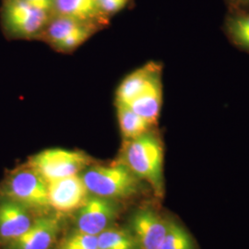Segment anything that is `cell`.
Segmentation results:
<instances>
[{"instance_id": "obj_1", "label": "cell", "mask_w": 249, "mask_h": 249, "mask_svg": "<svg viewBox=\"0 0 249 249\" xmlns=\"http://www.w3.org/2000/svg\"><path fill=\"white\" fill-rule=\"evenodd\" d=\"M164 149L159 133L153 127L129 141H124L119 160L142 181L151 187L154 195H164Z\"/></svg>"}, {"instance_id": "obj_2", "label": "cell", "mask_w": 249, "mask_h": 249, "mask_svg": "<svg viewBox=\"0 0 249 249\" xmlns=\"http://www.w3.org/2000/svg\"><path fill=\"white\" fill-rule=\"evenodd\" d=\"M80 177L90 195L114 200L137 195L142 182L120 160L111 164L91 163Z\"/></svg>"}, {"instance_id": "obj_3", "label": "cell", "mask_w": 249, "mask_h": 249, "mask_svg": "<svg viewBox=\"0 0 249 249\" xmlns=\"http://www.w3.org/2000/svg\"><path fill=\"white\" fill-rule=\"evenodd\" d=\"M53 14L36 9L25 0H2L0 23L10 40H38Z\"/></svg>"}, {"instance_id": "obj_4", "label": "cell", "mask_w": 249, "mask_h": 249, "mask_svg": "<svg viewBox=\"0 0 249 249\" xmlns=\"http://www.w3.org/2000/svg\"><path fill=\"white\" fill-rule=\"evenodd\" d=\"M1 196L18 202L32 212L49 207L47 182L27 163L12 170L4 179Z\"/></svg>"}, {"instance_id": "obj_5", "label": "cell", "mask_w": 249, "mask_h": 249, "mask_svg": "<svg viewBox=\"0 0 249 249\" xmlns=\"http://www.w3.org/2000/svg\"><path fill=\"white\" fill-rule=\"evenodd\" d=\"M26 163L49 183L80 175L93 160L83 151L53 148L31 156Z\"/></svg>"}, {"instance_id": "obj_6", "label": "cell", "mask_w": 249, "mask_h": 249, "mask_svg": "<svg viewBox=\"0 0 249 249\" xmlns=\"http://www.w3.org/2000/svg\"><path fill=\"white\" fill-rule=\"evenodd\" d=\"M77 212L76 231L98 236L116 221L119 206L114 199L89 194Z\"/></svg>"}, {"instance_id": "obj_7", "label": "cell", "mask_w": 249, "mask_h": 249, "mask_svg": "<svg viewBox=\"0 0 249 249\" xmlns=\"http://www.w3.org/2000/svg\"><path fill=\"white\" fill-rule=\"evenodd\" d=\"M170 221L149 207L135 211L129 219L128 231L138 249H158L168 231Z\"/></svg>"}, {"instance_id": "obj_8", "label": "cell", "mask_w": 249, "mask_h": 249, "mask_svg": "<svg viewBox=\"0 0 249 249\" xmlns=\"http://www.w3.org/2000/svg\"><path fill=\"white\" fill-rule=\"evenodd\" d=\"M49 207L60 213L77 212L89 196L80 175L47 183Z\"/></svg>"}, {"instance_id": "obj_9", "label": "cell", "mask_w": 249, "mask_h": 249, "mask_svg": "<svg viewBox=\"0 0 249 249\" xmlns=\"http://www.w3.org/2000/svg\"><path fill=\"white\" fill-rule=\"evenodd\" d=\"M36 218L32 211L18 202L1 196L0 198V242L8 245L24 234Z\"/></svg>"}, {"instance_id": "obj_10", "label": "cell", "mask_w": 249, "mask_h": 249, "mask_svg": "<svg viewBox=\"0 0 249 249\" xmlns=\"http://www.w3.org/2000/svg\"><path fill=\"white\" fill-rule=\"evenodd\" d=\"M59 231L60 223L57 217L53 215L38 217L24 234L6 245V249H50Z\"/></svg>"}, {"instance_id": "obj_11", "label": "cell", "mask_w": 249, "mask_h": 249, "mask_svg": "<svg viewBox=\"0 0 249 249\" xmlns=\"http://www.w3.org/2000/svg\"><path fill=\"white\" fill-rule=\"evenodd\" d=\"M161 77V67L156 62L145 64L126 76L116 89V102L128 105L147 89L153 80Z\"/></svg>"}, {"instance_id": "obj_12", "label": "cell", "mask_w": 249, "mask_h": 249, "mask_svg": "<svg viewBox=\"0 0 249 249\" xmlns=\"http://www.w3.org/2000/svg\"><path fill=\"white\" fill-rule=\"evenodd\" d=\"M53 14L68 16L101 27L107 25L109 20L100 11L96 0H54Z\"/></svg>"}, {"instance_id": "obj_13", "label": "cell", "mask_w": 249, "mask_h": 249, "mask_svg": "<svg viewBox=\"0 0 249 249\" xmlns=\"http://www.w3.org/2000/svg\"><path fill=\"white\" fill-rule=\"evenodd\" d=\"M161 102L162 89L161 77H160L153 80L147 89L127 106L154 126L157 124L160 116Z\"/></svg>"}, {"instance_id": "obj_14", "label": "cell", "mask_w": 249, "mask_h": 249, "mask_svg": "<svg viewBox=\"0 0 249 249\" xmlns=\"http://www.w3.org/2000/svg\"><path fill=\"white\" fill-rule=\"evenodd\" d=\"M224 31L233 45L249 52V9H229Z\"/></svg>"}, {"instance_id": "obj_15", "label": "cell", "mask_w": 249, "mask_h": 249, "mask_svg": "<svg viewBox=\"0 0 249 249\" xmlns=\"http://www.w3.org/2000/svg\"><path fill=\"white\" fill-rule=\"evenodd\" d=\"M115 103L118 124L124 141L135 139L153 127L127 105L119 102Z\"/></svg>"}, {"instance_id": "obj_16", "label": "cell", "mask_w": 249, "mask_h": 249, "mask_svg": "<svg viewBox=\"0 0 249 249\" xmlns=\"http://www.w3.org/2000/svg\"><path fill=\"white\" fill-rule=\"evenodd\" d=\"M84 23L89 22H83L68 16L53 14L39 36L38 41L45 42L52 47Z\"/></svg>"}, {"instance_id": "obj_17", "label": "cell", "mask_w": 249, "mask_h": 249, "mask_svg": "<svg viewBox=\"0 0 249 249\" xmlns=\"http://www.w3.org/2000/svg\"><path fill=\"white\" fill-rule=\"evenodd\" d=\"M98 249H138L128 230L109 227L98 236Z\"/></svg>"}, {"instance_id": "obj_18", "label": "cell", "mask_w": 249, "mask_h": 249, "mask_svg": "<svg viewBox=\"0 0 249 249\" xmlns=\"http://www.w3.org/2000/svg\"><path fill=\"white\" fill-rule=\"evenodd\" d=\"M157 249H196V246L187 229L171 220L168 231Z\"/></svg>"}, {"instance_id": "obj_19", "label": "cell", "mask_w": 249, "mask_h": 249, "mask_svg": "<svg viewBox=\"0 0 249 249\" xmlns=\"http://www.w3.org/2000/svg\"><path fill=\"white\" fill-rule=\"evenodd\" d=\"M100 28L101 26L97 24L84 23L74 30L70 36L64 38L59 43L52 46V48L61 53H71L83 43H85Z\"/></svg>"}, {"instance_id": "obj_20", "label": "cell", "mask_w": 249, "mask_h": 249, "mask_svg": "<svg viewBox=\"0 0 249 249\" xmlns=\"http://www.w3.org/2000/svg\"><path fill=\"white\" fill-rule=\"evenodd\" d=\"M59 249H98V237L76 231L65 238Z\"/></svg>"}, {"instance_id": "obj_21", "label": "cell", "mask_w": 249, "mask_h": 249, "mask_svg": "<svg viewBox=\"0 0 249 249\" xmlns=\"http://www.w3.org/2000/svg\"><path fill=\"white\" fill-rule=\"evenodd\" d=\"M129 0H96L99 9L106 18H111L124 9Z\"/></svg>"}, {"instance_id": "obj_22", "label": "cell", "mask_w": 249, "mask_h": 249, "mask_svg": "<svg viewBox=\"0 0 249 249\" xmlns=\"http://www.w3.org/2000/svg\"><path fill=\"white\" fill-rule=\"evenodd\" d=\"M36 9L53 14L54 0H25Z\"/></svg>"}, {"instance_id": "obj_23", "label": "cell", "mask_w": 249, "mask_h": 249, "mask_svg": "<svg viewBox=\"0 0 249 249\" xmlns=\"http://www.w3.org/2000/svg\"><path fill=\"white\" fill-rule=\"evenodd\" d=\"M229 9H249V0H224Z\"/></svg>"}]
</instances>
